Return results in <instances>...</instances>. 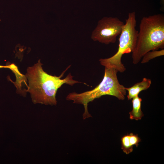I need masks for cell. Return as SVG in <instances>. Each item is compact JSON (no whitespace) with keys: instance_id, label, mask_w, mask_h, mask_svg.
<instances>
[{"instance_id":"obj_2","label":"cell","mask_w":164,"mask_h":164,"mask_svg":"<svg viewBox=\"0 0 164 164\" xmlns=\"http://www.w3.org/2000/svg\"><path fill=\"white\" fill-rule=\"evenodd\" d=\"M164 15L158 14L143 17L139 25L135 47L132 52L133 63L137 64L152 50L163 49Z\"/></svg>"},{"instance_id":"obj_1","label":"cell","mask_w":164,"mask_h":164,"mask_svg":"<svg viewBox=\"0 0 164 164\" xmlns=\"http://www.w3.org/2000/svg\"><path fill=\"white\" fill-rule=\"evenodd\" d=\"M40 60L32 67H29L25 76L28 80V89L25 92L30 93L34 104L55 105L57 104L56 94L57 90L62 85L66 84L73 86L82 82L74 80L70 73L64 78L61 79L69 66L59 76H52L44 71Z\"/></svg>"},{"instance_id":"obj_10","label":"cell","mask_w":164,"mask_h":164,"mask_svg":"<svg viewBox=\"0 0 164 164\" xmlns=\"http://www.w3.org/2000/svg\"><path fill=\"white\" fill-rule=\"evenodd\" d=\"M129 134V139L131 144L133 146L135 145L137 147L138 145V143L141 141L140 138L139 137L137 134H135L130 133Z\"/></svg>"},{"instance_id":"obj_3","label":"cell","mask_w":164,"mask_h":164,"mask_svg":"<svg viewBox=\"0 0 164 164\" xmlns=\"http://www.w3.org/2000/svg\"><path fill=\"white\" fill-rule=\"evenodd\" d=\"M103 78L101 82L92 90L80 94L74 92L69 93L66 99L73 101V103L83 105L84 111L83 114L84 120L92 117L88 112V103L102 96L110 95L124 100L126 94L125 87L121 84L118 80V71L114 68L105 67Z\"/></svg>"},{"instance_id":"obj_11","label":"cell","mask_w":164,"mask_h":164,"mask_svg":"<svg viewBox=\"0 0 164 164\" xmlns=\"http://www.w3.org/2000/svg\"><path fill=\"white\" fill-rule=\"evenodd\" d=\"M16 66L14 64H12L10 65H8L7 66H3L0 65V68H8L10 69L11 70L13 71L16 67Z\"/></svg>"},{"instance_id":"obj_4","label":"cell","mask_w":164,"mask_h":164,"mask_svg":"<svg viewBox=\"0 0 164 164\" xmlns=\"http://www.w3.org/2000/svg\"><path fill=\"white\" fill-rule=\"evenodd\" d=\"M136 26L135 12L128 13L119 35L117 51L111 57L100 59L99 61L101 65L105 67L114 68L118 72L123 73L125 71L126 69L121 59L123 54L132 53L135 47L138 33L135 28Z\"/></svg>"},{"instance_id":"obj_6","label":"cell","mask_w":164,"mask_h":164,"mask_svg":"<svg viewBox=\"0 0 164 164\" xmlns=\"http://www.w3.org/2000/svg\"><path fill=\"white\" fill-rule=\"evenodd\" d=\"M151 83V80L150 79L144 78L142 81L135 84L131 87H125V90L128 91L127 96L128 100L132 99L134 97L138 95L141 91L148 89L150 87Z\"/></svg>"},{"instance_id":"obj_12","label":"cell","mask_w":164,"mask_h":164,"mask_svg":"<svg viewBox=\"0 0 164 164\" xmlns=\"http://www.w3.org/2000/svg\"><path fill=\"white\" fill-rule=\"evenodd\" d=\"M1 20L0 19V21Z\"/></svg>"},{"instance_id":"obj_9","label":"cell","mask_w":164,"mask_h":164,"mask_svg":"<svg viewBox=\"0 0 164 164\" xmlns=\"http://www.w3.org/2000/svg\"><path fill=\"white\" fill-rule=\"evenodd\" d=\"M121 149L126 154H128L133 151V146L130 142L128 134L121 138Z\"/></svg>"},{"instance_id":"obj_5","label":"cell","mask_w":164,"mask_h":164,"mask_svg":"<svg viewBox=\"0 0 164 164\" xmlns=\"http://www.w3.org/2000/svg\"><path fill=\"white\" fill-rule=\"evenodd\" d=\"M124 24L116 17H104L98 21L91 38L94 41L105 44L114 43Z\"/></svg>"},{"instance_id":"obj_8","label":"cell","mask_w":164,"mask_h":164,"mask_svg":"<svg viewBox=\"0 0 164 164\" xmlns=\"http://www.w3.org/2000/svg\"><path fill=\"white\" fill-rule=\"evenodd\" d=\"M164 50H154L149 51L146 53L142 57L141 63H144L148 62L150 60L157 57L163 56Z\"/></svg>"},{"instance_id":"obj_7","label":"cell","mask_w":164,"mask_h":164,"mask_svg":"<svg viewBox=\"0 0 164 164\" xmlns=\"http://www.w3.org/2000/svg\"><path fill=\"white\" fill-rule=\"evenodd\" d=\"M132 110L129 112L130 118L132 120H141L144 116L141 109L142 99L137 95L132 99Z\"/></svg>"}]
</instances>
